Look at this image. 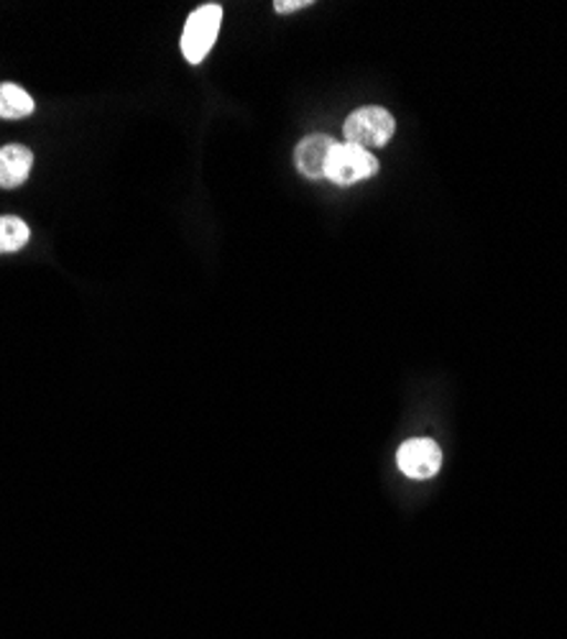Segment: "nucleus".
<instances>
[{
	"label": "nucleus",
	"instance_id": "3",
	"mask_svg": "<svg viewBox=\"0 0 567 639\" xmlns=\"http://www.w3.org/2000/svg\"><path fill=\"white\" fill-rule=\"evenodd\" d=\"M376 171L378 159L371 151L353 144H338L330 154V161H327L325 177L340 187H350L364 182V179L376 177Z\"/></svg>",
	"mask_w": 567,
	"mask_h": 639
},
{
	"label": "nucleus",
	"instance_id": "6",
	"mask_svg": "<svg viewBox=\"0 0 567 639\" xmlns=\"http://www.w3.org/2000/svg\"><path fill=\"white\" fill-rule=\"evenodd\" d=\"M34 167V154L27 146L11 144L0 149V190H15L27 182Z\"/></svg>",
	"mask_w": 567,
	"mask_h": 639
},
{
	"label": "nucleus",
	"instance_id": "1",
	"mask_svg": "<svg viewBox=\"0 0 567 639\" xmlns=\"http://www.w3.org/2000/svg\"><path fill=\"white\" fill-rule=\"evenodd\" d=\"M220 27H223V6L208 3L189 13L182 39H179V46H182V54L189 64H202L208 60L210 49L218 41Z\"/></svg>",
	"mask_w": 567,
	"mask_h": 639
},
{
	"label": "nucleus",
	"instance_id": "7",
	"mask_svg": "<svg viewBox=\"0 0 567 639\" xmlns=\"http://www.w3.org/2000/svg\"><path fill=\"white\" fill-rule=\"evenodd\" d=\"M36 103L27 90L13 85V82H3L0 85V118L3 121H19L29 118L34 113Z\"/></svg>",
	"mask_w": 567,
	"mask_h": 639
},
{
	"label": "nucleus",
	"instance_id": "5",
	"mask_svg": "<svg viewBox=\"0 0 567 639\" xmlns=\"http://www.w3.org/2000/svg\"><path fill=\"white\" fill-rule=\"evenodd\" d=\"M338 142L325 134H312L307 138H302L294 149V164H297V171L307 179H319L325 177L327 161H330V154Z\"/></svg>",
	"mask_w": 567,
	"mask_h": 639
},
{
	"label": "nucleus",
	"instance_id": "2",
	"mask_svg": "<svg viewBox=\"0 0 567 639\" xmlns=\"http://www.w3.org/2000/svg\"><path fill=\"white\" fill-rule=\"evenodd\" d=\"M397 123L386 108L378 105H364V108L353 111L343 123L345 144L360 146V149H381L393 138Z\"/></svg>",
	"mask_w": 567,
	"mask_h": 639
},
{
	"label": "nucleus",
	"instance_id": "9",
	"mask_svg": "<svg viewBox=\"0 0 567 639\" xmlns=\"http://www.w3.org/2000/svg\"><path fill=\"white\" fill-rule=\"evenodd\" d=\"M309 6V0H276L274 8H276V13H292V11H300V8H307Z\"/></svg>",
	"mask_w": 567,
	"mask_h": 639
},
{
	"label": "nucleus",
	"instance_id": "8",
	"mask_svg": "<svg viewBox=\"0 0 567 639\" xmlns=\"http://www.w3.org/2000/svg\"><path fill=\"white\" fill-rule=\"evenodd\" d=\"M31 231L19 216H0V253H15L29 243Z\"/></svg>",
	"mask_w": 567,
	"mask_h": 639
},
{
	"label": "nucleus",
	"instance_id": "4",
	"mask_svg": "<svg viewBox=\"0 0 567 639\" xmlns=\"http://www.w3.org/2000/svg\"><path fill=\"white\" fill-rule=\"evenodd\" d=\"M397 465L407 479H432L442 469V450L432 438H412L399 446Z\"/></svg>",
	"mask_w": 567,
	"mask_h": 639
}]
</instances>
